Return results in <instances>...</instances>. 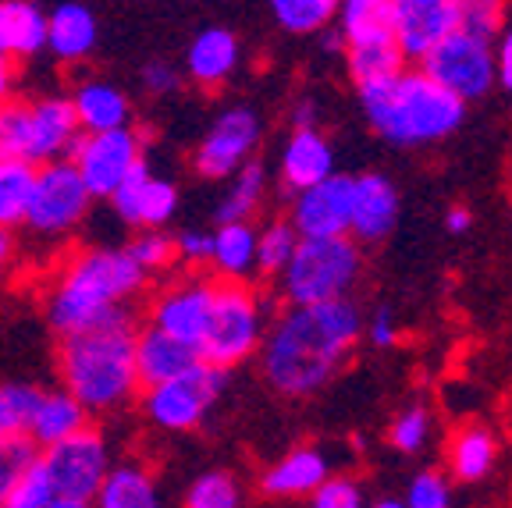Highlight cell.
I'll return each mask as SVG.
<instances>
[{"mask_svg":"<svg viewBox=\"0 0 512 508\" xmlns=\"http://www.w3.org/2000/svg\"><path fill=\"white\" fill-rule=\"evenodd\" d=\"M356 338H360V310L349 299L324 306H292L267 334V381L281 395H313L338 374Z\"/></svg>","mask_w":512,"mask_h":508,"instance_id":"6da1fadb","label":"cell"},{"mask_svg":"<svg viewBox=\"0 0 512 508\" xmlns=\"http://www.w3.org/2000/svg\"><path fill=\"white\" fill-rule=\"evenodd\" d=\"M136 317L128 306H118L111 317L72 338H61L57 366L64 391L86 413H111L136 395Z\"/></svg>","mask_w":512,"mask_h":508,"instance_id":"7a4b0ae2","label":"cell"},{"mask_svg":"<svg viewBox=\"0 0 512 508\" xmlns=\"http://www.w3.org/2000/svg\"><path fill=\"white\" fill-rule=\"evenodd\" d=\"M143 281L146 270H139L125 249H86L68 260L50 292V324L61 338L89 331L125 306L143 288Z\"/></svg>","mask_w":512,"mask_h":508,"instance_id":"3957f363","label":"cell"},{"mask_svg":"<svg viewBox=\"0 0 512 508\" xmlns=\"http://www.w3.org/2000/svg\"><path fill=\"white\" fill-rule=\"evenodd\" d=\"M370 128L395 146L434 143L452 135L466 118V104L424 72H402L388 82L360 89Z\"/></svg>","mask_w":512,"mask_h":508,"instance_id":"277c9868","label":"cell"},{"mask_svg":"<svg viewBox=\"0 0 512 508\" xmlns=\"http://www.w3.org/2000/svg\"><path fill=\"white\" fill-rule=\"evenodd\" d=\"M72 100H4L0 104V160H22L29 167L57 164L79 139Z\"/></svg>","mask_w":512,"mask_h":508,"instance_id":"5b68a950","label":"cell"},{"mask_svg":"<svg viewBox=\"0 0 512 508\" xmlns=\"http://www.w3.org/2000/svg\"><path fill=\"white\" fill-rule=\"evenodd\" d=\"M281 274L292 306L342 302L360 278V249L349 239H299Z\"/></svg>","mask_w":512,"mask_h":508,"instance_id":"8992f818","label":"cell"},{"mask_svg":"<svg viewBox=\"0 0 512 508\" xmlns=\"http://www.w3.org/2000/svg\"><path fill=\"white\" fill-rule=\"evenodd\" d=\"M260 306L256 295L242 281H214V302H210V324L203 334L200 359L217 370L242 363L260 345Z\"/></svg>","mask_w":512,"mask_h":508,"instance_id":"52a82bcc","label":"cell"},{"mask_svg":"<svg viewBox=\"0 0 512 508\" xmlns=\"http://www.w3.org/2000/svg\"><path fill=\"white\" fill-rule=\"evenodd\" d=\"M40 466H43V477L50 484V494L57 501H79V505H89L104 484L107 469V445L100 430L86 427L79 430L75 437L61 441V445L47 448L40 455Z\"/></svg>","mask_w":512,"mask_h":508,"instance_id":"ba28073f","label":"cell"},{"mask_svg":"<svg viewBox=\"0 0 512 508\" xmlns=\"http://www.w3.org/2000/svg\"><path fill=\"white\" fill-rule=\"evenodd\" d=\"M68 164L82 178L89 199H111L125 185V178L143 164V143L132 128L100 135H79L68 150Z\"/></svg>","mask_w":512,"mask_h":508,"instance_id":"9c48e42d","label":"cell"},{"mask_svg":"<svg viewBox=\"0 0 512 508\" xmlns=\"http://www.w3.org/2000/svg\"><path fill=\"white\" fill-rule=\"evenodd\" d=\"M224 381H228V370H217L210 363L192 366L189 374L175 377V381L146 388L143 413L164 430H192L221 398Z\"/></svg>","mask_w":512,"mask_h":508,"instance_id":"30bf717a","label":"cell"},{"mask_svg":"<svg viewBox=\"0 0 512 508\" xmlns=\"http://www.w3.org/2000/svg\"><path fill=\"white\" fill-rule=\"evenodd\" d=\"M424 68L420 72L431 82H438L441 89H448L459 100H480L488 93L491 82H495V57H491L488 43L473 40L466 32H452L431 54L424 57Z\"/></svg>","mask_w":512,"mask_h":508,"instance_id":"8fae6325","label":"cell"},{"mask_svg":"<svg viewBox=\"0 0 512 508\" xmlns=\"http://www.w3.org/2000/svg\"><path fill=\"white\" fill-rule=\"evenodd\" d=\"M89 192L82 178L75 175V167L68 160L36 167V185H32V203H29V224L40 235H64L68 228L86 217L89 210Z\"/></svg>","mask_w":512,"mask_h":508,"instance_id":"7c38bea8","label":"cell"},{"mask_svg":"<svg viewBox=\"0 0 512 508\" xmlns=\"http://www.w3.org/2000/svg\"><path fill=\"white\" fill-rule=\"evenodd\" d=\"M456 29H459V0H395L392 36L402 57L424 61Z\"/></svg>","mask_w":512,"mask_h":508,"instance_id":"4fadbf2b","label":"cell"},{"mask_svg":"<svg viewBox=\"0 0 512 508\" xmlns=\"http://www.w3.org/2000/svg\"><path fill=\"white\" fill-rule=\"evenodd\" d=\"M256 143H260V118L249 107L224 111L196 150V171L207 178L235 175L239 167L249 164Z\"/></svg>","mask_w":512,"mask_h":508,"instance_id":"5bb4252c","label":"cell"},{"mask_svg":"<svg viewBox=\"0 0 512 508\" xmlns=\"http://www.w3.org/2000/svg\"><path fill=\"white\" fill-rule=\"evenodd\" d=\"M352 221V178L331 175L328 182L299 192L292 207V228L299 239H349Z\"/></svg>","mask_w":512,"mask_h":508,"instance_id":"9a60e30c","label":"cell"},{"mask_svg":"<svg viewBox=\"0 0 512 508\" xmlns=\"http://www.w3.org/2000/svg\"><path fill=\"white\" fill-rule=\"evenodd\" d=\"M210 302H214V281H200V278L182 281V285L168 288V292L153 302L150 327L171 334L175 342L200 349L210 324Z\"/></svg>","mask_w":512,"mask_h":508,"instance_id":"2e32d148","label":"cell"},{"mask_svg":"<svg viewBox=\"0 0 512 508\" xmlns=\"http://www.w3.org/2000/svg\"><path fill=\"white\" fill-rule=\"evenodd\" d=\"M114 210L121 221L136 224L143 231H157L160 224H168L178 210V189L164 178L150 175V167L139 164L132 175L125 178L118 192L111 196Z\"/></svg>","mask_w":512,"mask_h":508,"instance_id":"e0dca14e","label":"cell"},{"mask_svg":"<svg viewBox=\"0 0 512 508\" xmlns=\"http://www.w3.org/2000/svg\"><path fill=\"white\" fill-rule=\"evenodd\" d=\"M200 349H192L185 342H175L171 334L157 331V327H143L136 334V377L143 388H157L175 377L189 374L192 366H200Z\"/></svg>","mask_w":512,"mask_h":508,"instance_id":"ac0fdd59","label":"cell"},{"mask_svg":"<svg viewBox=\"0 0 512 508\" xmlns=\"http://www.w3.org/2000/svg\"><path fill=\"white\" fill-rule=\"evenodd\" d=\"M399 221V192L384 175L352 178V221L349 231L363 242L384 239Z\"/></svg>","mask_w":512,"mask_h":508,"instance_id":"d6986e66","label":"cell"},{"mask_svg":"<svg viewBox=\"0 0 512 508\" xmlns=\"http://www.w3.org/2000/svg\"><path fill=\"white\" fill-rule=\"evenodd\" d=\"M281 175L292 192H306L313 185L328 182L335 175V153H331L328 139L310 128V132H296L288 139L285 157H281Z\"/></svg>","mask_w":512,"mask_h":508,"instance_id":"ffe728a7","label":"cell"},{"mask_svg":"<svg viewBox=\"0 0 512 508\" xmlns=\"http://www.w3.org/2000/svg\"><path fill=\"white\" fill-rule=\"evenodd\" d=\"M331 477V462L320 448H296L264 473L260 487L271 498H303Z\"/></svg>","mask_w":512,"mask_h":508,"instance_id":"44dd1931","label":"cell"},{"mask_svg":"<svg viewBox=\"0 0 512 508\" xmlns=\"http://www.w3.org/2000/svg\"><path fill=\"white\" fill-rule=\"evenodd\" d=\"M86 409L75 402L68 391H40V405H36V413H32V423L25 430L36 448H54L68 437H75L79 430H86Z\"/></svg>","mask_w":512,"mask_h":508,"instance_id":"7402d4cb","label":"cell"},{"mask_svg":"<svg viewBox=\"0 0 512 508\" xmlns=\"http://www.w3.org/2000/svg\"><path fill=\"white\" fill-rule=\"evenodd\" d=\"M72 111L82 135H100V132L128 128L132 107H128L125 93L114 89L111 82H82L72 96Z\"/></svg>","mask_w":512,"mask_h":508,"instance_id":"603a6c76","label":"cell"},{"mask_svg":"<svg viewBox=\"0 0 512 508\" xmlns=\"http://www.w3.org/2000/svg\"><path fill=\"white\" fill-rule=\"evenodd\" d=\"M96 18L82 4H57L47 15V50L61 61H79L96 47Z\"/></svg>","mask_w":512,"mask_h":508,"instance_id":"cb8c5ba5","label":"cell"},{"mask_svg":"<svg viewBox=\"0 0 512 508\" xmlns=\"http://www.w3.org/2000/svg\"><path fill=\"white\" fill-rule=\"evenodd\" d=\"M189 75L200 82L203 89L221 86L239 64V40L228 29H203L189 47Z\"/></svg>","mask_w":512,"mask_h":508,"instance_id":"d4e9b609","label":"cell"},{"mask_svg":"<svg viewBox=\"0 0 512 508\" xmlns=\"http://www.w3.org/2000/svg\"><path fill=\"white\" fill-rule=\"evenodd\" d=\"M392 8L395 0H345V4H338L345 47L392 43Z\"/></svg>","mask_w":512,"mask_h":508,"instance_id":"484cf974","label":"cell"},{"mask_svg":"<svg viewBox=\"0 0 512 508\" xmlns=\"http://www.w3.org/2000/svg\"><path fill=\"white\" fill-rule=\"evenodd\" d=\"M96 508H157V484L143 466L107 469L104 484L96 491Z\"/></svg>","mask_w":512,"mask_h":508,"instance_id":"4316f807","label":"cell"},{"mask_svg":"<svg viewBox=\"0 0 512 508\" xmlns=\"http://www.w3.org/2000/svg\"><path fill=\"white\" fill-rule=\"evenodd\" d=\"M210 260L224 274V281H242L256 267V231L249 224H224V228H217Z\"/></svg>","mask_w":512,"mask_h":508,"instance_id":"83f0119b","label":"cell"},{"mask_svg":"<svg viewBox=\"0 0 512 508\" xmlns=\"http://www.w3.org/2000/svg\"><path fill=\"white\" fill-rule=\"evenodd\" d=\"M36 167L22 160H0V228H18L29 217Z\"/></svg>","mask_w":512,"mask_h":508,"instance_id":"f1b7e54d","label":"cell"},{"mask_svg":"<svg viewBox=\"0 0 512 508\" xmlns=\"http://www.w3.org/2000/svg\"><path fill=\"white\" fill-rule=\"evenodd\" d=\"M4 8H8V47H4V54L11 61L47 50V15L36 4L8 0Z\"/></svg>","mask_w":512,"mask_h":508,"instance_id":"f546056e","label":"cell"},{"mask_svg":"<svg viewBox=\"0 0 512 508\" xmlns=\"http://www.w3.org/2000/svg\"><path fill=\"white\" fill-rule=\"evenodd\" d=\"M495 437H491V430L484 427H466L456 434V441H452V473H456L459 480H480L484 473L491 469V462H495Z\"/></svg>","mask_w":512,"mask_h":508,"instance_id":"4dcf8cb0","label":"cell"},{"mask_svg":"<svg viewBox=\"0 0 512 508\" xmlns=\"http://www.w3.org/2000/svg\"><path fill=\"white\" fill-rule=\"evenodd\" d=\"M406 57L399 54V47L392 43H370V47H349V72L356 79V86H377L388 82L395 75H402Z\"/></svg>","mask_w":512,"mask_h":508,"instance_id":"1f68e13d","label":"cell"},{"mask_svg":"<svg viewBox=\"0 0 512 508\" xmlns=\"http://www.w3.org/2000/svg\"><path fill=\"white\" fill-rule=\"evenodd\" d=\"M264 167L260 164H246L235 171V189L228 192V199L221 203V210H217V221L224 224H246L249 214L256 210V203H260V196H264Z\"/></svg>","mask_w":512,"mask_h":508,"instance_id":"d6a6232c","label":"cell"},{"mask_svg":"<svg viewBox=\"0 0 512 508\" xmlns=\"http://www.w3.org/2000/svg\"><path fill=\"white\" fill-rule=\"evenodd\" d=\"M299 246L296 228L288 221H274L264 231H256V270L260 274H281Z\"/></svg>","mask_w":512,"mask_h":508,"instance_id":"836d02e7","label":"cell"},{"mask_svg":"<svg viewBox=\"0 0 512 508\" xmlns=\"http://www.w3.org/2000/svg\"><path fill=\"white\" fill-rule=\"evenodd\" d=\"M40 391L32 384H0V437H25Z\"/></svg>","mask_w":512,"mask_h":508,"instance_id":"e575fe53","label":"cell"},{"mask_svg":"<svg viewBox=\"0 0 512 508\" xmlns=\"http://www.w3.org/2000/svg\"><path fill=\"white\" fill-rule=\"evenodd\" d=\"M274 18L288 32H317L328 29V22L338 15L335 0H274Z\"/></svg>","mask_w":512,"mask_h":508,"instance_id":"d590c367","label":"cell"},{"mask_svg":"<svg viewBox=\"0 0 512 508\" xmlns=\"http://www.w3.org/2000/svg\"><path fill=\"white\" fill-rule=\"evenodd\" d=\"M36 445L29 437H0V505L15 494L22 477L36 466Z\"/></svg>","mask_w":512,"mask_h":508,"instance_id":"8d00e7d4","label":"cell"},{"mask_svg":"<svg viewBox=\"0 0 512 508\" xmlns=\"http://www.w3.org/2000/svg\"><path fill=\"white\" fill-rule=\"evenodd\" d=\"M505 25V8L491 4V0H459V32L473 36V40L488 43L495 40Z\"/></svg>","mask_w":512,"mask_h":508,"instance_id":"74e56055","label":"cell"},{"mask_svg":"<svg viewBox=\"0 0 512 508\" xmlns=\"http://www.w3.org/2000/svg\"><path fill=\"white\" fill-rule=\"evenodd\" d=\"M185 508H239V484L232 473H203L185 494Z\"/></svg>","mask_w":512,"mask_h":508,"instance_id":"f35d334b","label":"cell"},{"mask_svg":"<svg viewBox=\"0 0 512 508\" xmlns=\"http://www.w3.org/2000/svg\"><path fill=\"white\" fill-rule=\"evenodd\" d=\"M132 260H136L139 270H160V267H168L171 260H175V242L164 235V231H143L132 246L125 249Z\"/></svg>","mask_w":512,"mask_h":508,"instance_id":"ab89813d","label":"cell"},{"mask_svg":"<svg viewBox=\"0 0 512 508\" xmlns=\"http://www.w3.org/2000/svg\"><path fill=\"white\" fill-rule=\"evenodd\" d=\"M50 501H54V494H50V484H47V477H43V466H40V459H36V466L25 473L22 484L15 487V494H11L0 508H47Z\"/></svg>","mask_w":512,"mask_h":508,"instance_id":"60d3db41","label":"cell"},{"mask_svg":"<svg viewBox=\"0 0 512 508\" xmlns=\"http://www.w3.org/2000/svg\"><path fill=\"white\" fill-rule=\"evenodd\" d=\"M313 508H363L360 484L349 477H328L313 491Z\"/></svg>","mask_w":512,"mask_h":508,"instance_id":"b9f144b4","label":"cell"},{"mask_svg":"<svg viewBox=\"0 0 512 508\" xmlns=\"http://www.w3.org/2000/svg\"><path fill=\"white\" fill-rule=\"evenodd\" d=\"M448 487L438 473H416L413 484H409L406 508H448Z\"/></svg>","mask_w":512,"mask_h":508,"instance_id":"7bdbcfd3","label":"cell"},{"mask_svg":"<svg viewBox=\"0 0 512 508\" xmlns=\"http://www.w3.org/2000/svg\"><path fill=\"white\" fill-rule=\"evenodd\" d=\"M427 427H431V423H427L424 409H406L392 427V445L399 448V452H416V448L427 441Z\"/></svg>","mask_w":512,"mask_h":508,"instance_id":"ee69618b","label":"cell"},{"mask_svg":"<svg viewBox=\"0 0 512 508\" xmlns=\"http://www.w3.org/2000/svg\"><path fill=\"white\" fill-rule=\"evenodd\" d=\"M175 253L192 263L210 260V253H214V235H207V231H182L175 242Z\"/></svg>","mask_w":512,"mask_h":508,"instance_id":"f6af8a7d","label":"cell"},{"mask_svg":"<svg viewBox=\"0 0 512 508\" xmlns=\"http://www.w3.org/2000/svg\"><path fill=\"white\" fill-rule=\"evenodd\" d=\"M143 82H146V89H150V93H157V96L175 93V89H178L175 68H171V64H164V61H150V64H146V68H143Z\"/></svg>","mask_w":512,"mask_h":508,"instance_id":"bcb514c9","label":"cell"},{"mask_svg":"<svg viewBox=\"0 0 512 508\" xmlns=\"http://www.w3.org/2000/svg\"><path fill=\"white\" fill-rule=\"evenodd\" d=\"M495 79L502 82L505 89H512V29L502 36L498 43V57H495Z\"/></svg>","mask_w":512,"mask_h":508,"instance_id":"7dc6e473","label":"cell"},{"mask_svg":"<svg viewBox=\"0 0 512 508\" xmlns=\"http://www.w3.org/2000/svg\"><path fill=\"white\" fill-rule=\"evenodd\" d=\"M370 338H374L377 349H388V345H395V324H392V313H388V310H377L374 324H370Z\"/></svg>","mask_w":512,"mask_h":508,"instance_id":"c3c4849f","label":"cell"},{"mask_svg":"<svg viewBox=\"0 0 512 508\" xmlns=\"http://www.w3.org/2000/svg\"><path fill=\"white\" fill-rule=\"evenodd\" d=\"M11 86H15V61H11V57L0 54V104L8 100Z\"/></svg>","mask_w":512,"mask_h":508,"instance_id":"681fc988","label":"cell"},{"mask_svg":"<svg viewBox=\"0 0 512 508\" xmlns=\"http://www.w3.org/2000/svg\"><path fill=\"white\" fill-rule=\"evenodd\" d=\"M470 228V210H463V207H456V210H448V231H466Z\"/></svg>","mask_w":512,"mask_h":508,"instance_id":"f907efd6","label":"cell"},{"mask_svg":"<svg viewBox=\"0 0 512 508\" xmlns=\"http://www.w3.org/2000/svg\"><path fill=\"white\" fill-rule=\"evenodd\" d=\"M11 253H15V235L8 228H0V270L8 267Z\"/></svg>","mask_w":512,"mask_h":508,"instance_id":"816d5d0a","label":"cell"},{"mask_svg":"<svg viewBox=\"0 0 512 508\" xmlns=\"http://www.w3.org/2000/svg\"><path fill=\"white\" fill-rule=\"evenodd\" d=\"M342 47H345L342 32H324V50H328V54H338Z\"/></svg>","mask_w":512,"mask_h":508,"instance_id":"f5cc1de1","label":"cell"},{"mask_svg":"<svg viewBox=\"0 0 512 508\" xmlns=\"http://www.w3.org/2000/svg\"><path fill=\"white\" fill-rule=\"evenodd\" d=\"M4 47H8V8L0 4V54H4ZM8 57V54H4Z\"/></svg>","mask_w":512,"mask_h":508,"instance_id":"db71d44e","label":"cell"},{"mask_svg":"<svg viewBox=\"0 0 512 508\" xmlns=\"http://www.w3.org/2000/svg\"><path fill=\"white\" fill-rule=\"evenodd\" d=\"M47 508H89V505H79V501H50V505Z\"/></svg>","mask_w":512,"mask_h":508,"instance_id":"11a10c76","label":"cell"},{"mask_svg":"<svg viewBox=\"0 0 512 508\" xmlns=\"http://www.w3.org/2000/svg\"><path fill=\"white\" fill-rule=\"evenodd\" d=\"M374 508H406V505H402V501H395V498H384V501H377Z\"/></svg>","mask_w":512,"mask_h":508,"instance_id":"9f6ffc18","label":"cell"}]
</instances>
